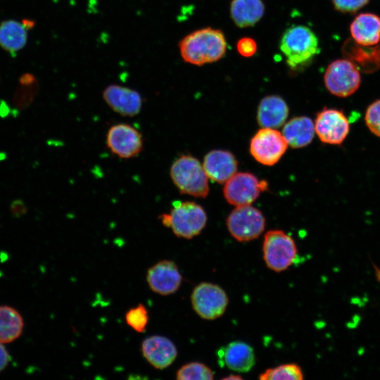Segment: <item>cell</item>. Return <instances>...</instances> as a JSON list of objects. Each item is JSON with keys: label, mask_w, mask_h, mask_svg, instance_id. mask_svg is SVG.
<instances>
[{"label": "cell", "mask_w": 380, "mask_h": 380, "mask_svg": "<svg viewBox=\"0 0 380 380\" xmlns=\"http://www.w3.org/2000/svg\"><path fill=\"white\" fill-rule=\"evenodd\" d=\"M227 48L222 31L210 27L190 32L179 43L182 59L198 66L219 61L224 56Z\"/></svg>", "instance_id": "obj_1"}, {"label": "cell", "mask_w": 380, "mask_h": 380, "mask_svg": "<svg viewBox=\"0 0 380 380\" xmlns=\"http://www.w3.org/2000/svg\"><path fill=\"white\" fill-rule=\"evenodd\" d=\"M279 49L292 70L307 67L319 53V41L308 27L299 25L289 27L284 32Z\"/></svg>", "instance_id": "obj_2"}, {"label": "cell", "mask_w": 380, "mask_h": 380, "mask_svg": "<svg viewBox=\"0 0 380 380\" xmlns=\"http://www.w3.org/2000/svg\"><path fill=\"white\" fill-rule=\"evenodd\" d=\"M160 219L161 223L171 228L177 237L191 239L205 227L207 215L195 202L176 201L172 203L170 213L161 214Z\"/></svg>", "instance_id": "obj_3"}, {"label": "cell", "mask_w": 380, "mask_h": 380, "mask_svg": "<svg viewBox=\"0 0 380 380\" xmlns=\"http://www.w3.org/2000/svg\"><path fill=\"white\" fill-rule=\"evenodd\" d=\"M170 176L182 194L205 198L209 192L208 177L203 165L191 155H182L171 165Z\"/></svg>", "instance_id": "obj_4"}, {"label": "cell", "mask_w": 380, "mask_h": 380, "mask_svg": "<svg viewBox=\"0 0 380 380\" xmlns=\"http://www.w3.org/2000/svg\"><path fill=\"white\" fill-rule=\"evenodd\" d=\"M262 252L267 267L276 272H280L293 264L298 249L291 236L282 230L274 229L265 234Z\"/></svg>", "instance_id": "obj_5"}, {"label": "cell", "mask_w": 380, "mask_h": 380, "mask_svg": "<svg viewBox=\"0 0 380 380\" xmlns=\"http://www.w3.org/2000/svg\"><path fill=\"white\" fill-rule=\"evenodd\" d=\"M324 82L333 95L345 98L353 94L360 87L361 77L359 70L349 60L338 59L326 69Z\"/></svg>", "instance_id": "obj_6"}, {"label": "cell", "mask_w": 380, "mask_h": 380, "mask_svg": "<svg viewBox=\"0 0 380 380\" xmlns=\"http://www.w3.org/2000/svg\"><path fill=\"white\" fill-rule=\"evenodd\" d=\"M226 224L230 234L238 241L255 239L263 232L265 219L258 209L251 205L236 206L229 213Z\"/></svg>", "instance_id": "obj_7"}, {"label": "cell", "mask_w": 380, "mask_h": 380, "mask_svg": "<svg viewBox=\"0 0 380 380\" xmlns=\"http://www.w3.org/2000/svg\"><path fill=\"white\" fill-rule=\"evenodd\" d=\"M191 301L194 310L200 317L213 320L224 314L229 299L226 292L220 286L202 282L193 289Z\"/></svg>", "instance_id": "obj_8"}, {"label": "cell", "mask_w": 380, "mask_h": 380, "mask_svg": "<svg viewBox=\"0 0 380 380\" xmlns=\"http://www.w3.org/2000/svg\"><path fill=\"white\" fill-rule=\"evenodd\" d=\"M106 143L109 151L122 159L137 157L144 147L142 134L128 123L112 125L107 131Z\"/></svg>", "instance_id": "obj_9"}, {"label": "cell", "mask_w": 380, "mask_h": 380, "mask_svg": "<svg viewBox=\"0 0 380 380\" xmlns=\"http://www.w3.org/2000/svg\"><path fill=\"white\" fill-rule=\"evenodd\" d=\"M287 147L288 143L280 132L262 127L252 137L250 153L260 163L271 166L280 160Z\"/></svg>", "instance_id": "obj_10"}, {"label": "cell", "mask_w": 380, "mask_h": 380, "mask_svg": "<svg viewBox=\"0 0 380 380\" xmlns=\"http://www.w3.org/2000/svg\"><path fill=\"white\" fill-rule=\"evenodd\" d=\"M267 189V182L250 172H236L224 184L223 193L227 201L233 205H251Z\"/></svg>", "instance_id": "obj_11"}, {"label": "cell", "mask_w": 380, "mask_h": 380, "mask_svg": "<svg viewBox=\"0 0 380 380\" xmlns=\"http://www.w3.org/2000/svg\"><path fill=\"white\" fill-rule=\"evenodd\" d=\"M315 134L320 141L331 145H340L348 137L350 123L344 113L336 108H324L314 121Z\"/></svg>", "instance_id": "obj_12"}, {"label": "cell", "mask_w": 380, "mask_h": 380, "mask_svg": "<svg viewBox=\"0 0 380 380\" xmlns=\"http://www.w3.org/2000/svg\"><path fill=\"white\" fill-rule=\"evenodd\" d=\"M103 99L108 107L122 117L132 118L141 110L143 99L139 91L119 84H110L103 91Z\"/></svg>", "instance_id": "obj_13"}, {"label": "cell", "mask_w": 380, "mask_h": 380, "mask_svg": "<svg viewBox=\"0 0 380 380\" xmlns=\"http://www.w3.org/2000/svg\"><path fill=\"white\" fill-rule=\"evenodd\" d=\"M182 280L179 270L172 260H160L148 268L146 273V281L151 290L161 296L176 292Z\"/></svg>", "instance_id": "obj_14"}, {"label": "cell", "mask_w": 380, "mask_h": 380, "mask_svg": "<svg viewBox=\"0 0 380 380\" xmlns=\"http://www.w3.org/2000/svg\"><path fill=\"white\" fill-rule=\"evenodd\" d=\"M141 350L146 361L158 369L168 367L177 356L174 343L168 338L159 335L145 338L141 343Z\"/></svg>", "instance_id": "obj_15"}, {"label": "cell", "mask_w": 380, "mask_h": 380, "mask_svg": "<svg viewBox=\"0 0 380 380\" xmlns=\"http://www.w3.org/2000/svg\"><path fill=\"white\" fill-rule=\"evenodd\" d=\"M345 58L350 61L365 73H372L380 68V46H365L348 39L341 49Z\"/></svg>", "instance_id": "obj_16"}, {"label": "cell", "mask_w": 380, "mask_h": 380, "mask_svg": "<svg viewBox=\"0 0 380 380\" xmlns=\"http://www.w3.org/2000/svg\"><path fill=\"white\" fill-rule=\"evenodd\" d=\"M203 166L208 178L223 184L236 173L237 161L231 152L215 149L205 156Z\"/></svg>", "instance_id": "obj_17"}, {"label": "cell", "mask_w": 380, "mask_h": 380, "mask_svg": "<svg viewBox=\"0 0 380 380\" xmlns=\"http://www.w3.org/2000/svg\"><path fill=\"white\" fill-rule=\"evenodd\" d=\"M223 365L237 372H249L255 363L253 348L248 343L236 341L218 350Z\"/></svg>", "instance_id": "obj_18"}, {"label": "cell", "mask_w": 380, "mask_h": 380, "mask_svg": "<svg viewBox=\"0 0 380 380\" xmlns=\"http://www.w3.org/2000/svg\"><path fill=\"white\" fill-rule=\"evenodd\" d=\"M288 115L289 107L281 96L269 95L260 101L257 120L262 127H279L284 124Z\"/></svg>", "instance_id": "obj_19"}, {"label": "cell", "mask_w": 380, "mask_h": 380, "mask_svg": "<svg viewBox=\"0 0 380 380\" xmlns=\"http://www.w3.org/2000/svg\"><path fill=\"white\" fill-rule=\"evenodd\" d=\"M352 39L365 46L377 45L380 42V17L371 13L357 15L350 26Z\"/></svg>", "instance_id": "obj_20"}, {"label": "cell", "mask_w": 380, "mask_h": 380, "mask_svg": "<svg viewBox=\"0 0 380 380\" xmlns=\"http://www.w3.org/2000/svg\"><path fill=\"white\" fill-rule=\"evenodd\" d=\"M281 134L291 148L305 147L315 137L314 121L307 116L294 117L284 125Z\"/></svg>", "instance_id": "obj_21"}, {"label": "cell", "mask_w": 380, "mask_h": 380, "mask_svg": "<svg viewBox=\"0 0 380 380\" xmlns=\"http://www.w3.org/2000/svg\"><path fill=\"white\" fill-rule=\"evenodd\" d=\"M229 12L237 27H248L253 26L262 18L265 4L262 0H232Z\"/></svg>", "instance_id": "obj_22"}, {"label": "cell", "mask_w": 380, "mask_h": 380, "mask_svg": "<svg viewBox=\"0 0 380 380\" xmlns=\"http://www.w3.org/2000/svg\"><path fill=\"white\" fill-rule=\"evenodd\" d=\"M28 30L23 21H3L0 24V46L10 53H17L26 44Z\"/></svg>", "instance_id": "obj_23"}, {"label": "cell", "mask_w": 380, "mask_h": 380, "mask_svg": "<svg viewBox=\"0 0 380 380\" xmlns=\"http://www.w3.org/2000/svg\"><path fill=\"white\" fill-rule=\"evenodd\" d=\"M24 322L20 314L14 308L0 306V342L7 343L17 339L22 334Z\"/></svg>", "instance_id": "obj_24"}, {"label": "cell", "mask_w": 380, "mask_h": 380, "mask_svg": "<svg viewBox=\"0 0 380 380\" xmlns=\"http://www.w3.org/2000/svg\"><path fill=\"white\" fill-rule=\"evenodd\" d=\"M301 367L295 363L284 364L267 369L260 374V380H301L303 379Z\"/></svg>", "instance_id": "obj_25"}, {"label": "cell", "mask_w": 380, "mask_h": 380, "mask_svg": "<svg viewBox=\"0 0 380 380\" xmlns=\"http://www.w3.org/2000/svg\"><path fill=\"white\" fill-rule=\"evenodd\" d=\"M214 374L211 369L203 363L191 362L182 365L176 373L178 380H211Z\"/></svg>", "instance_id": "obj_26"}, {"label": "cell", "mask_w": 380, "mask_h": 380, "mask_svg": "<svg viewBox=\"0 0 380 380\" xmlns=\"http://www.w3.org/2000/svg\"><path fill=\"white\" fill-rule=\"evenodd\" d=\"M127 324L139 333L145 331L148 322V312L146 307L139 304L129 309L125 314Z\"/></svg>", "instance_id": "obj_27"}, {"label": "cell", "mask_w": 380, "mask_h": 380, "mask_svg": "<svg viewBox=\"0 0 380 380\" xmlns=\"http://www.w3.org/2000/svg\"><path fill=\"white\" fill-rule=\"evenodd\" d=\"M365 121L369 131L380 138V99L374 101L367 107Z\"/></svg>", "instance_id": "obj_28"}, {"label": "cell", "mask_w": 380, "mask_h": 380, "mask_svg": "<svg viewBox=\"0 0 380 380\" xmlns=\"http://www.w3.org/2000/svg\"><path fill=\"white\" fill-rule=\"evenodd\" d=\"M331 1L337 11L353 13L367 5L369 0H331Z\"/></svg>", "instance_id": "obj_29"}, {"label": "cell", "mask_w": 380, "mask_h": 380, "mask_svg": "<svg viewBox=\"0 0 380 380\" xmlns=\"http://www.w3.org/2000/svg\"><path fill=\"white\" fill-rule=\"evenodd\" d=\"M257 49V43L253 38L245 37L237 42L236 50L243 57L250 58L253 56L256 53Z\"/></svg>", "instance_id": "obj_30"}, {"label": "cell", "mask_w": 380, "mask_h": 380, "mask_svg": "<svg viewBox=\"0 0 380 380\" xmlns=\"http://www.w3.org/2000/svg\"><path fill=\"white\" fill-rule=\"evenodd\" d=\"M11 211L14 217H20L26 213L27 208L22 200L16 199L11 204Z\"/></svg>", "instance_id": "obj_31"}, {"label": "cell", "mask_w": 380, "mask_h": 380, "mask_svg": "<svg viewBox=\"0 0 380 380\" xmlns=\"http://www.w3.org/2000/svg\"><path fill=\"white\" fill-rule=\"evenodd\" d=\"M10 356L3 343L0 342V372L8 365Z\"/></svg>", "instance_id": "obj_32"}, {"label": "cell", "mask_w": 380, "mask_h": 380, "mask_svg": "<svg viewBox=\"0 0 380 380\" xmlns=\"http://www.w3.org/2000/svg\"><path fill=\"white\" fill-rule=\"evenodd\" d=\"M224 380H231V379H242V377L239 375H231L229 376H227L225 378H223Z\"/></svg>", "instance_id": "obj_33"}]
</instances>
